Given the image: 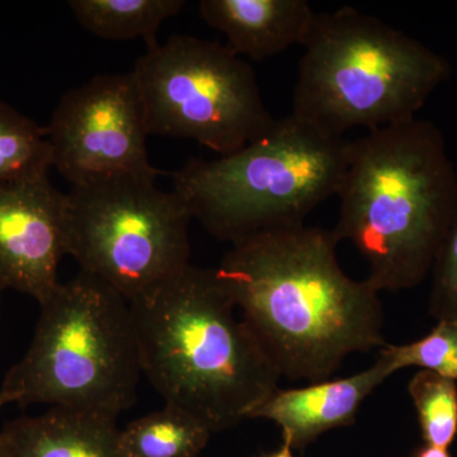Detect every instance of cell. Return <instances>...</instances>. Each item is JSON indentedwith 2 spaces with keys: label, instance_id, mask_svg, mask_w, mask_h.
<instances>
[{
  "label": "cell",
  "instance_id": "obj_6",
  "mask_svg": "<svg viewBox=\"0 0 457 457\" xmlns=\"http://www.w3.org/2000/svg\"><path fill=\"white\" fill-rule=\"evenodd\" d=\"M40 303L31 345L0 392L20 407L95 411L117 418L137 398L139 345L128 300L80 270Z\"/></svg>",
  "mask_w": 457,
  "mask_h": 457
},
{
  "label": "cell",
  "instance_id": "obj_14",
  "mask_svg": "<svg viewBox=\"0 0 457 457\" xmlns=\"http://www.w3.org/2000/svg\"><path fill=\"white\" fill-rule=\"evenodd\" d=\"M212 432L203 420L165 404L120 431L123 457H198Z\"/></svg>",
  "mask_w": 457,
  "mask_h": 457
},
{
  "label": "cell",
  "instance_id": "obj_9",
  "mask_svg": "<svg viewBox=\"0 0 457 457\" xmlns=\"http://www.w3.org/2000/svg\"><path fill=\"white\" fill-rule=\"evenodd\" d=\"M46 129L54 167L71 187L129 174H162L149 163L145 107L132 71L97 75L69 90Z\"/></svg>",
  "mask_w": 457,
  "mask_h": 457
},
{
  "label": "cell",
  "instance_id": "obj_1",
  "mask_svg": "<svg viewBox=\"0 0 457 457\" xmlns=\"http://www.w3.org/2000/svg\"><path fill=\"white\" fill-rule=\"evenodd\" d=\"M332 230L276 228L234 243L216 273L279 375L328 380L357 352L387 345L378 291L345 275Z\"/></svg>",
  "mask_w": 457,
  "mask_h": 457
},
{
  "label": "cell",
  "instance_id": "obj_13",
  "mask_svg": "<svg viewBox=\"0 0 457 457\" xmlns=\"http://www.w3.org/2000/svg\"><path fill=\"white\" fill-rule=\"evenodd\" d=\"M116 420L53 407L40 416L5 423L0 429V447L9 457H123Z\"/></svg>",
  "mask_w": 457,
  "mask_h": 457
},
{
  "label": "cell",
  "instance_id": "obj_17",
  "mask_svg": "<svg viewBox=\"0 0 457 457\" xmlns=\"http://www.w3.org/2000/svg\"><path fill=\"white\" fill-rule=\"evenodd\" d=\"M426 445L450 449L457 436V383L420 370L408 385Z\"/></svg>",
  "mask_w": 457,
  "mask_h": 457
},
{
  "label": "cell",
  "instance_id": "obj_10",
  "mask_svg": "<svg viewBox=\"0 0 457 457\" xmlns=\"http://www.w3.org/2000/svg\"><path fill=\"white\" fill-rule=\"evenodd\" d=\"M66 254V194L49 174L0 185V284L37 303L60 284Z\"/></svg>",
  "mask_w": 457,
  "mask_h": 457
},
{
  "label": "cell",
  "instance_id": "obj_18",
  "mask_svg": "<svg viewBox=\"0 0 457 457\" xmlns=\"http://www.w3.org/2000/svg\"><path fill=\"white\" fill-rule=\"evenodd\" d=\"M378 359L392 374L405 368H420L457 383V321H437L428 335L407 345H386Z\"/></svg>",
  "mask_w": 457,
  "mask_h": 457
},
{
  "label": "cell",
  "instance_id": "obj_4",
  "mask_svg": "<svg viewBox=\"0 0 457 457\" xmlns=\"http://www.w3.org/2000/svg\"><path fill=\"white\" fill-rule=\"evenodd\" d=\"M303 47L291 114L332 137L416 119L451 75L440 54L351 7L315 14Z\"/></svg>",
  "mask_w": 457,
  "mask_h": 457
},
{
  "label": "cell",
  "instance_id": "obj_19",
  "mask_svg": "<svg viewBox=\"0 0 457 457\" xmlns=\"http://www.w3.org/2000/svg\"><path fill=\"white\" fill-rule=\"evenodd\" d=\"M431 273L429 314L437 321H457V201Z\"/></svg>",
  "mask_w": 457,
  "mask_h": 457
},
{
  "label": "cell",
  "instance_id": "obj_5",
  "mask_svg": "<svg viewBox=\"0 0 457 457\" xmlns=\"http://www.w3.org/2000/svg\"><path fill=\"white\" fill-rule=\"evenodd\" d=\"M350 143L288 114L231 154L191 159L173 173V191L192 219L222 242L305 224L309 213L337 196Z\"/></svg>",
  "mask_w": 457,
  "mask_h": 457
},
{
  "label": "cell",
  "instance_id": "obj_8",
  "mask_svg": "<svg viewBox=\"0 0 457 457\" xmlns=\"http://www.w3.org/2000/svg\"><path fill=\"white\" fill-rule=\"evenodd\" d=\"M150 135L197 141L228 155L269 130L253 68L227 45L187 35L154 41L132 69Z\"/></svg>",
  "mask_w": 457,
  "mask_h": 457
},
{
  "label": "cell",
  "instance_id": "obj_16",
  "mask_svg": "<svg viewBox=\"0 0 457 457\" xmlns=\"http://www.w3.org/2000/svg\"><path fill=\"white\" fill-rule=\"evenodd\" d=\"M53 167L47 129L0 102V185L49 174Z\"/></svg>",
  "mask_w": 457,
  "mask_h": 457
},
{
  "label": "cell",
  "instance_id": "obj_12",
  "mask_svg": "<svg viewBox=\"0 0 457 457\" xmlns=\"http://www.w3.org/2000/svg\"><path fill=\"white\" fill-rule=\"evenodd\" d=\"M198 12L228 49L254 62L303 46L317 14L306 0H201Z\"/></svg>",
  "mask_w": 457,
  "mask_h": 457
},
{
  "label": "cell",
  "instance_id": "obj_23",
  "mask_svg": "<svg viewBox=\"0 0 457 457\" xmlns=\"http://www.w3.org/2000/svg\"><path fill=\"white\" fill-rule=\"evenodd\" d=\"M0 457H9L7 453H5V451L0 447Z\"/></svg>",
  "mask_w": 457,
  "mask_h": 457
},
{
  "label": "cell",
  "instance_id": "obj_15",
  "mask_svg": "<svg viewBox=\"0 0 457 457\" xmlns=\"http://www.w3.org/2000/svg\"><path fill=\"white\" fill-rule=\"evenodd\" d=\"M75 20L87 31L104 40L123 41L155 35L165 21L177 16L183 0H71L68 3Z\"/></svg>",
  "mask_w": 457,
  "mask_h": 457
},
{
  "label": "cell",
  "instance_id": "obj_22",
  "mask_svg": "<svg viewBox=\"0 0 457 457\" xmlns=\"http://www.w3.org/2000/svg\"><path fill=\"white\" fill-rule=\"evenodd\" d=\"M12 403H13V399L8 394L0 392V409L4 407V405L12 404Z\"/></svg>",
  "mask_w": 457,
  "mask_h": 457
},
{
  "label": "cell",
  "instance_id": "obj_7",
  "mask_svg": "<svg viewBox=\"0 0 457 457\" xmlns=\"http://www.w3.org/2000/svg\"><path fill=\"white\" fill-rule=\"evenodd\" d=\"M158 176L113 177L66 194V254L129 303L189 264L191 212L156 186Z\"/></svg>",
  "mask_w": 457,
  "mask_h": 457
},
{
  "label": "cell",
  "instance_id": "obj_20",
  "mask_svg": "<svg viewBox=\"0 0 457 457\" xmlns=\"http://www.w3.org/2000/svg\"><path fill=\"white\" fill-rule=\"evenodd\" d=\"M413 457H453L451 456L449 449H441V447L431 446V445H425L420 447L414 453Z\"/></svg>",
  "mask_w": 457,
  "mask_h": 457
},
{
  "label": "cell",
  "instance_id": "obj_11",
  "mask_svg": "<svg viewBox=\"0 0 457 457\" xmlns=\"http://www.w3.org/2000/svg\"><path fill=\"white\" fill-rule=\"evenodd\" d=\"M392 375L378 357L371 368L348 378L294 389L278 387L249 414V420H272L294 450H303L323 433L353 425L365 399Z\"/></svg>",
  "mask_w": 457,
  "mask_h": 457
},
{
  "label": "cell",
  "instance_id": "obj_3",
  "mask_svg": "<svg viewBox=\"0 0 457 457\" xmlns=\"http://www.w3.org/2000/svg\"><path fill=\"white\" fill-rule=\"evenodd\" d=\"M336 239L369 263L380 291L411 290L431 273L457 201V174L440 129L416 119L350 143Z\"/></svg>",
  "mask_w": 457,
  "mask_h": 457
},
{
  "label": "cell",
  "instance_id": "obj_2",
  "mask_svg": "<svg viewBox=\"0 0 457 457\" xmlns=\"http://www.w3.org/2000/svg\"><path fill=\"white\" fill-rule=\"evenodd\" d=\"M130 303L141 370L173 405L212 433L230 428L278 389L281 375L215 269L188 264Z\"/></svg>",
  "mask_w": 457,
  "mask_h": 457
},
{
  "label": "cell",
  "instance_id": "obj_24",
  "mask_svg": "<svg viewBox=\"0 0 457 457\" xmlns=\"http://www.w3.org/2000/svg\"><path fill=\"white\" fill-rule=\"evenodd\" d=\"M3 290H4V287H3V285L0 284V303H2V293H3Z\"/></svg>",
  "mask_w": 457,
  "mask_h": 457
},
{
  "label": "cell",
  "instance_id": "obj_21",
  "mask_svg": "<svg viewBox=\"0 0 457 457\" xmlns=\"http://www.w3.org/2000/svg\"><path fill=\"white\" fill-rule=\"evenodd\" d=\"M293 447H291L290 442L284 440L282 442L281 447L275 453H270V455H267L264 457H294L293 455Z\"/></svg>",
  "mask_w": 457,
  "mask_h": 457
}]
</instances>
